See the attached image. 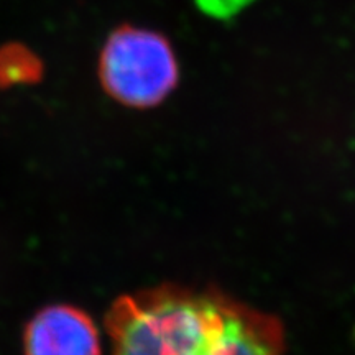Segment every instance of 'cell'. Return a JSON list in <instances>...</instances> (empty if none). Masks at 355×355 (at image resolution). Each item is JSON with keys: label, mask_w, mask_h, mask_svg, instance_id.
Listing matches in <instances>:
<instances>
[{"label": "cell", "mask_w": 355, "mask_h": 355, "mask_svg": "<svg viewBox=\"0 0 355 355\" xmlns=\"http://www.w3.org/2000/svg\"><path fill=\"white\" fill-rule=\"evenodd\" d=\"M25 355H101L99 332L83 311L51 306L26 327Z\"/></svg>", "instance_id": "cell-3"}, {"label": "cell", "mask_w": 355, "mask_h": 355, "mask_svg": "<svg viewBox=\"0 0 355 355\" xmlns=\"http://www.w3.org/2000/svg\"><path fill=\"white\" fill-rule=\"evenodd\" d=\"M99 71L105 91L114 99L140 109L158 105L180 78L170 42L137 26H122L110 35Z\"/></svg>", "instance_id": "cell-2"}, {"label": "cell", "mask_w": 355, "mask_h": 355, "mask_svg": "<svg viewBox=\"0 0 355 355\" xmlns=\"http://www.w3.org/2000/svg\"><path fill=\"white\" fill-rule=\"evenodd\" d=\"M109 331L114 355H285L277 316L216 290L128 296L110 311Z\"/></svg>", "instance_id": "cell-1"}, {"label": "cell", "mask_w": 355, "mask_h": 355, "mask_svg": "<svg viewBox=\"0 0 355 355\" xmlns=\"http://www.w3.org/2000/svg\"><path fill=\"white\" fill-rule=\"evenodd\" d=\"M38 61L25 48L10 44L0 50V83H19L38 76Z\"/></svg>", "instance_id": "cell-4"}]
</instances>
